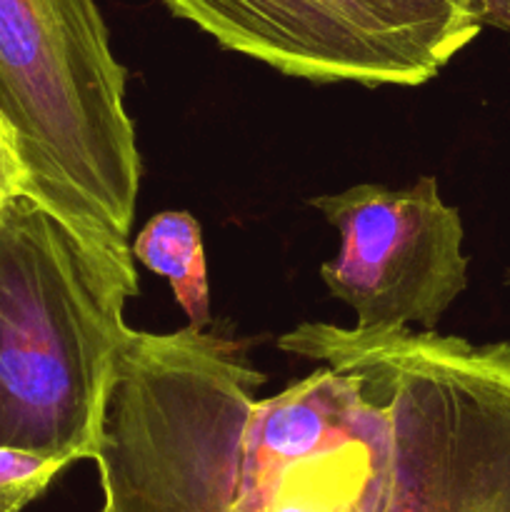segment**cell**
<instances>
[{"label": "cell", "mask_w": 510, "mask_h": 512, "mask_svg": "<svg viewBox=\"0 0 510 512\" xmlns=\"http://www.w3.org/2000/svg\"><path fill=\"white\" fill-rule=\"evenodd\" d=\"M225 50L313 83L420 85L438 65L365 0H165Z\"/></svg>", "instance_id": "cell-6"}, {"label": "cell", "mask_w": 510, "mask_h": 512, "mask_svg": "<svg viewBox=\"0 0 510 512\" xmlns=\"http://www.w3.org/2000/svg\"><path fill=\"white\" fill-rule=\"evenodd\" d=\"M440 70L480 33L470 0H365Z\"/></svg>", "instance_id": "cell-8"}, {"label": "cell", "mask_w": 510, "mask_h": 512, "mask_svg": "<svg viewBox=\"0 0 510 512\" xmlns=\"http://www.w3.org/2000/svg\"><path fill=\"white\" fill-rule=\"evenodd\" d=\"M480 28H498L510 35V0H470Z\"/></svg>", "instance_id": "cell-11"}, {"label": "cell", "mask_w": 510, "mask_h": 512, "mask_svg": "<svg viewBox=\"0 0 510 512\" xmlns=\"http://www.w3.org/2000/svg\"><path fill=\"white\" fill-rule=\"evenodd\" d=\"M138 263L168 280L175 300L188 318V328L210 325V288L205 268L203 228L188 210H163L138 230L130 243Z\"/></svg>", "instance_id": "cell-7"}, {"label": "cell", "mask_w": 510, "mask_h": 512, "mask_svg": "<svg viewBox=\"0 0 510 512\" xmlns=\"http://www.w3.org/2000/svg\"><path fill=\"white\" fill-rule=\"evenodd\" d=\"M223 335L128 330L98 420L103 512H375L390 463L383 398L320 363L260 398Z\"/></svg>", "instance_id": "cell-1"}, {"label": "cell", "mask_w": 510, "mask_h": 512, "mask_svg": "<svg viewBox=\"0 0 510 512\" xmlns=\"http://www.w3.org/2000/svg\"><path fill=\"white\" fill-rule=\"evenodd\" d=\"M133 260L25 190L0 205V448L93 460Z\"/></svg>", "instance_id": "cell-2"}, {"label": "cell", "mask_w": 510, "mask_h": 512, "mask_svg": "<svg viewBox=\"0 0 510 512\" xmlns=\"http://www.w3.org/2000/svg\"><path fill=\"white\" fill-rule=\"evenodd\" d=\"M25 190V173L20 165L18 155H15L13 143H10L8 133H5L3 123H0V205L10 198V195Z\"/></svg>", "instance_id": "cell-10"}, {"label": "cell", "mask_w": 510, "mask_h": 512, "mask_svg": "<svg viewBox=\"0 0 510 512\" xmlns=\"http://www.w3.org/2000/svg\"><path fill=\"white\" fill-rule=\"evenodd\" d=\"M68 465L73 463L63 458L0 448V512H23Z\"/></svg>", "instance_id": "cell-9"}, {"label": "cell", "mask_w": 510, "mask_h": 512, "mask_svg": "<svg viewBox=\"0 0 510 512\" xmlns=\"http://www.w3.org/2000/svg\"><path fill=\"white\" fill-rule=\"evenodd\" d=\"M310 205L338 230L340 248L320 278L358 330H435L468 288L463 220L433 175L408 188L353 185Z\"/></svg>", "instance_id": "cell-5"}, {"label": "cell", "mask_w": 510, "mask_h": 512, "mask_svg": "<svg viewBox=\"0 0 510 512\" xmlns=\"http://www.w3.org/2000/svg\"><path fill=\"white\" fill-rule=\"evenodd\" d=\"M125 75L95 0H0V123L25 193L133 258L140 155Z\"/></svg>", "instance_id": "cell-3"}, {"label": "cell", "mask_w": 510, "mask_h": 512, "mask_svg": "<svg viewBox=\"0 0 510 512\" xmlns=\"http://www.w3.org/2000/svg\"><path fill=\"white\" fill-rule=\"evenodd\" d=\"M508 283H510V268H508Z\"/></svg>", "instance_id": "cell-12"}, {"label": "cell", "mask_w": 510, "mask_h": 512, "mask_svg": "<svg viewBox=\"0 0 510 512\" xmlns=\"http://www.w3.org/2000/svg\"><path fill=\"white\" fill-rule=\"evenodd\" d=\"M278 348L355 370L383 398L390 463L375 512H510V343L303 323Z\"/></svg>", "instance_id": "cell-4"}]
</instances>
